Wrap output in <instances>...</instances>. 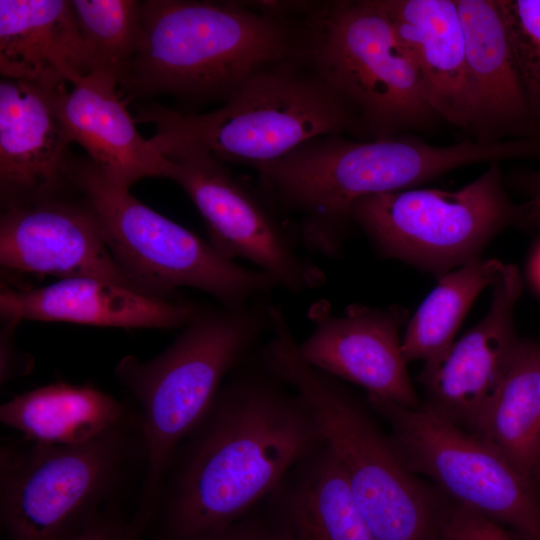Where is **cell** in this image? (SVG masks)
Instances as JSON below:
<instances>
[{
	"instance_id": "cell-1",
	"label": "cell",
	"mask_w": 540,
	"mask_h": 540,
	"mask_svg": "<svg viewBox=\"0 0 540 540\" xmlns=\"http://www.w3.org/2000/svg\"><path fill=\"white\" fill-rule=\"evenodd\" d=\"M257 349L176 451L155 508L158 540H190L244 517L323 444L305 401Z\"/></svg>"
},
{
	"instance_id": "cell-2",
	"label": "cell",
	"mask_w": 540,
	"mask_h": 540,
	"mask_svg": "<svg viewBox=\"0 0 540 540\" xmlns=\"http://www.w3.org/2000/svg\"><path fill=\"white\" fill-rule=\"evenodd\" d=\"M530 139L432 145L410 133L377 139L323 135L258 170L263 192L294 222L307 253L339 258L359 199L417 186L462 166L532 159Z\"/></svg>"
},
{
	"instance_id": "cell-3",
	"label": "cell",
	"mask_w": 540,
	"mask_h": 540,
	"mask_svg": "<svg viewBox=\"0 0 540 540\" xmlns=\"http://www.w3.org/2000/svg\"><path fill=\"white\" fill-rule=\"evenodd\" d=\"M273 305L269 297L241 306L199 305L162 352L147 360L126 355L117 362L115 377L138 406L144 464L137 514L154 518L176 451L229 375L270 333Z\"/></svg>"
},
{
	"instance_id": "cell-4",
	"label": "cell",
	"mask_w": 540,
	"mask_h": 540,
	"mask_svg": "<svg viewBox=\"0 0 540 540\" xmlns=\"http://www.w3.org/2000/svg\"><path fill=\"white\" fill-rule=\"evenodd\" d=\"M297 50V24L244 1L146 0L140 47L120 86L132 96L225 103Z\"/></svg>"
},
{
	"instance_id": "cell-5",
	"label": "cell",
	"mask_w": 540,
	"mask_h": 540,
	"mask_svg": "<svg viewBox=\"0 0 540 540\" xmlns=\"http://www.w3.org/2000/svg\"><path fill=\"white\" fill-rule=\"evenodd\" d=\"M263 366L306 403L376 540H437L444 498L405 465L390 435L336 379L306 363L285 311L257 350Z\"/></svg>"
},
{
	"instance_id": "cell-6",
	"label": "cell",
	"mask_w": 540,
	"mask_h": 540,
	"mask_svg": "<svg viewBox=\"0 0 540 540\" xmlns=\"http://www.w3.org/2000/svg\"><path fill=\"white\" fill-rule=\"evenodd\" d=\"M135 121L155 127L149 139L165 158L199 152L257 171L319 136L368 139L352 109L298 56L254 74L216 110L183 114L145 104Z\"/></svg>"
},
{
	"instance_id": "cell-7",
	"label": "cell",
	"mask_w": 540,
	"mask_h": 540,
	"mask_svg": "<svg viewBox=\"0 0 540 540\" xmlns=\"http://www.w3.org/2000/svg\"><path fill=\"white\" fill-rule=\"evenodd\" d=\"M297 25V56L352 109L368 139L441 121L381 0L315 1Z\"/></svg>"
},
{
	"instance_id": "cell-8",
	"label": "cell",
	"mask_w": 540,
	"mask_h": 540,
	"mask_svg": "<svg viewBox=\"0 0 540 540\" xmlns=\"http://www.w3.org/2000/svg\"><path fill=\"white\" fill-rule=\"evenodd\" d=\"M144 464L138 422L75 445L27 440L0 449V520L7 540H58L114 499ZM143 469V468H142Z\"/></svg>"
},
{
	"instance_id": "cell-9",
	"label": "cell",
	"mask_w": 540,
	"mask_h": 540,
	"mask_svg": "<svg viewBox=\"0 0 540 540\" xmlns=\"http://www.w3.org/2000/svg\"><path fill=\"white\" fill-rule=\"evenodd\" d=\"M74 187L95 213L114 258L151 295L177 298L176 290L187 287L221 305L241 306L277 288L263 272L227 259L111 182L88 158L78 159Z\"/></svg>"
},
{
	"instance_id": "cell-10",
	"label": "cell",
	"mask_w": 540,
	"mask_h": 540,
	"mask_svg": "<svg viewBox=\"0 0 540 540\" xmlns=\"http://www.w3.org/2000/svg\"><path fill=\"white\" fill-rule=\"evenodd\" d=\"M350 220L383 257L442 276L481 259L511 226L527 228L529 205L507 194L500 162L456 191L413 188L363 197Z\"/></svg>"
},
{
	"instance_id": "cell-11",
	"label": "cell",
	"mask_w": 540,
	"mask_h": 540,
	"mask_svg": "<svg viewBox=\"0 0 540 540\" xmlns=\"http://www.w3.org/2000/svg\"><path fill=\"white\" fill-rule=\"evenodd\" d=\"M389 425L407 468L431 479L450 501L481 513L524 540H540V486L474 432L422 404L404 406L367 395Z\"/></svg>"
},
{
	"instance_id": "cell-12",
	"label": "cell",
	"mask_w": 540,
	"mask_h": 540,
	"mask_svg": "<svg viewBox=\"0 0 540 540\" xmlns=\"http://www.w3.org/2000/svg\"><path fill=\"white\" fill-rule=\"evenodd\" d=\"M168 179L188 195L202 216L210 244L227 259H242L270 277L277 288L302 294L326 283L324 270L303 248L293 222L273 202L206 153L167 158Z\"/></svg>"
},
{
	"instance_id": "cell-13",
	"label": "cell",
	"mask_w": 540,
	"mask_h": 540,
	"mask_svg": "<svg viewBox=\"0 0 540 540\" xmlns=\"http://www.w3.org/2000/svg\"><path fill=\"white\" fill-rule=\"evenodd\" d=\"M0 264L10 272L104 279L151 295L114 258L77 191L2 210Z\"/></svg>"
},
{
	"instance_id": "cell-14",
	"label": "cell",
	"mask_w": 540,
	"mask_h": 540,
	"mask_svg": "<svg viewBox=\"0 0 540 540\" xmlns=\"http://www.w3.org/2000/svg\"><path fill=\"white\" fill-rule=\"evenodd\" d=\"M522 287L518 268L505 264L482 320L439 358L424 363L418 376L424 407L464 430L475 431L520 341L514 311Z\"/></svg>"
},
{
	"instance_id": "cell-15",
	"label": "cell",
	"mask_w": 540,
	"mask_h": 540,
	"mask_svg": "<svg viewBox=\"0 0 540 540\" xmlns=\"http://www.w3.org/2000/svg\"><path fill=\"white\" fill-rule=\"evenodd\" d=\"M406 317L398 305L351 304L336 314L328 302L320 301L308 311L313 328L298 341V351L312 367L363 387L367 395L418 407L401 348Z\"/></svg>"
},
{
	"instance_id": "cell-16",
	"label": "cell",
	"mask_w": 540,
	"mask_h": 540,
	"mask_svg": "<svg viewBox=\"0 0 540 540\" xmlns=\"http://www.w3.org/2000/svg\"><path fill=\"white\" fill-rule=\"evenodd\" d=\"M51 99V89L0 81V203L2 210L75 192L78 158Z\"/></svg>"
},
{
	"instance_id": "cell-17",
	"label": "cell",
	"mask_w": 540,
	"mask_h": 540,
	"mask_svg": "<svg viewBox=\"0 0 540 540\" xmlns=\"http://www.w3.org/2000/svg\"><path fill=\"white\" fill-rule=\"evenodd\" d=\"M465 41L475 141L540 136L515 62L499 0H456Z\"/></svg>"
},
{
	"instance_id": "cell-18",
	"label": "cell",
	"mask_w": 540,
	"mask_h": 540,
	"mask_svg": "<svg viewBox=\"0 0 540 540\" xmlns=\"http://www.w3.org/2000/svg\"><path fill=\"white\" fill-rule=\"evenodd\" d=\"M199 304L161 298L92 277L59 279L43 287H3L0 314L4 323L69 322L82 325L136 328H182Z\"/></svg>"
},
{
	"instance_id": "cell-19",
	"label": "cell",
	"mask_w": 540,
	"mask_h": 540,
	"mask_svg": "<svg viewBox=\"0 0 540 540\" xmlns=\"http://www.w3.org/2000/svg\"><path fill=\"white\" fill-rule=\"evenodd\" d=\"M118 80L93 72L51 89L54 110L69 140L114 184L126 189L145 177L168 178L171 164L136 128Z\"/></svg>"
},
{
	"instance_id": "cell-20",
	"label": "cell",
	"mask_w": 540,
	"mask_h": 540,
	"mask_svg": "<svg viewBox=\"0 0 540 540\" xmlns=\"http://www.w3.org/2000/svg\"><path fill=\"white\" fill-rule=\"evenodd\" d=\"M71 0H0V73L47 89L93 73Z\"/></svg>"
},
{
	"instance_id": "cell-21",
	"label": "cell",
	"mask_w": 540,
	"mask_h": 540,
	"mask_svg": "<svg viewBox=\"0 0 540 540\" xmlns=\"http://www.w3.org/2000/svg\"><path fill=\"white\" fill-rule=\"evenodd\" d=\"M441 121L468 129L470 94L456 0H381Z\"/></svg>"
},
{
	"instance_id": "cell-22",
	"label": "cell",
	"mask_w": 540,
	"mask_h": 540,
	"mask_svg": "<svg viewBox=\"0 0 540 540\" xmlns=\"http://www.w3.org/2000/svg\"><path fill=\"white\" fill-rule=\"evenodd\" d=\"M265 502L288 540H376L324 442Z\"/></svg>"
},
{
	"instance_id": "cell-23",
	"label": "cell",
	"mask_w": 540,
	"mask_h": 540,
	"mask_svg": "<svg viewBox=\"0 0 540 540\" xmlns=\"http://www.w3.org/2000/svg\"><path fill=\"white\" fill-rule=\"evenodd\" d=\"M0 421L33 442L75 445L138 419L125 403L94 385L58 381L3 403Z\"/></svg>"
},
{
	"instance_id": "cell-24",
	"label": "cell",
	"mask_w": 540,
	"mask_h": 540,
	"mask_svg": "<svg viewBox=\"0 0 540 540\" xmlns=\"http://www.w3.org/2000/svg\"><path fill=\"white\" fill-rule=\"evenodd\" d=\"M474 433L536 482L540 468V343L520 339Z\"/></svg>"
},
{
	"instance_id": "cell-25",
	"label": "cell",
	"mask_w": 540,
	"mask_h": 540,
	"mask_svg": "<svg viewBox=\"0 0 540 540\" xmlns=\"http://www.w3.org/2000/svg\"><path fill=\"white\" fill-rule=\"evenodd\" d=\"M504 265L481 258L440 276L407 323L401 341L405 360L428 363L445 353L476 298L496 283Z\"/></svg>"
},
{
	"instance_id": "cell-26",
	"label": "cell",
	"mask_w": 540,
	"mask_h": 540,
	"mask_svg": "<svg viewBox=\"0 0 540 540\" xmlns=\"http://www.w3.org/2000/svg\"><path fill=\"white\" fill-rule=\"evenodd\" d=\"M94 72L125 77L143 32V1L71 0Z\"/></svg>"
},
{
	"instance_id": "cell-27",
	"label": "cell",
	"mask_w": 540,
	"mask_h": 540,
	"mask_svg": "<svg viewBox=\"0 0 540 540\" xmlns=\"http://www.w3.org/2000/svg\"><path fill=\"white\" fill-rule=\"evenodd\" d=\"M530 108L540 123V0H499Z\"/></svg>"
},
{
	"instance_id": "cell-28",
	"label": "cell",
	"mask_w": 540,
	"mask_h": 540,
	"mask_svg": "<svg viewBox=\"0 0 540 540\" xmlns=\"http://www.w3.org/2000/svg\"><path fill=\"white\" fill-rule=\"evenodd\" d=\"M437 540H524L513 531L444 496Z\"/></svg>"
},
{
	"instance_id": "cell-29",
	"label": "cell",
	"mask_w": 540,
	"mask_h": 540,
	"mask_svg": "<svg viewBox=\"0 0 540 540\" xmlns=\"http://www.w3.org/2000/svg\"><path fill=\"white\" fill-rule=\"evenodd\" d=\"M150 524L135 512L126 516L114 502L58 540H142Z\"/></svg>"
},
{
	"instance_id": "cell-30",
	"label": "cell",
	"mask_w": 540,
	"mask_h": 540,
	"mask_svg": "<svg viewBox=\"0 0 540 540\" xmlns=\"http://www.w3.org/2000/svg\"><path fill=\"white\" fill-rule=\"evenodd\" d=\"M259 506L228 525L190 540H288L266 502L262 503L261 511Z\"/></svg>"
},
{
	"instance_id": "cell-31",
	"label": "cell",
	"mask_w": 540,
	"mask_h": 540,
	"mask_svg": "<svg viewBox=\"0 0 540 540\" xmlns=\"http://www.w3.org/2000/svg\"><path fill=\"white\" fill-rule=\"evenodd\" d=\"M15 326L4 323L1 331V384L7 383L15 376L25 374L26 371L19 365V355L14 347L12 335Z\"/></svg>"
},
{
	"instance_id": "cell-32",
	"label": "cell",
	"mask_w": 540,
	"mask_h": 540,
	"mask_svg": "<svg viewBox=\"0 0 540 540\" xmlns=\"http://www.w3.org/2000/svg\"><path fill=\"white\" fill-rule=\"evenodd\" d=\"M528 274L533 287L540 294V240L529 260Z\"/></svg>"
},
{
	"instance_id": "cell-33",
	"label": "cell",
	"mask_w": 540,
	"mask_h": 540,
	"mask_svg": "<svg viewBox=\"0 0 540 540\" xmlns=\"http://www.w3.org/2000/svg\"><path fill=\"white\" fill-rule=\"evenodd\" d=\"M529 182L531 183V197L529 198V200L532 205L534 218L537 224L540 226V176H534L529 180Z\"/></svg>"
},
{
	"instance_id": "cell-34",
	"label": "cell",
	"mask_w": 540,
	"mask_h": 540,
	"mask_svg": "<svg viewBox=\"0 0 540 540\" xmlns=\"http://www.w3.org/2000/svg\"><path fill=\"white\" fill-rule=\"evenodd\" d=\"M535 480H536L537 484L540 486V468H539V470L537 472Z\"/></svg>"
}]
</instances>
